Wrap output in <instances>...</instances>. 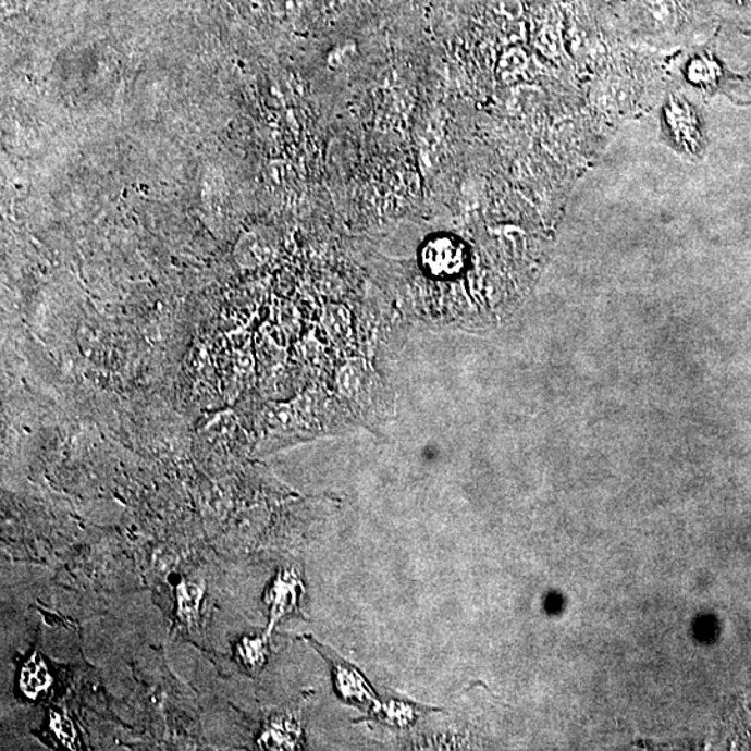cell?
Listing matches in <instances>:
<instances>
[{"label":"cell","instance_id":"6da1fadb","mask_svg":"<svg viewBox=\"0 0 751 751\" xmlns=\"http://www.w3.org/2000/svg\"><path fill=\"white\" fill-rule=\"evenodd\" d=\"M312 644V648L318 651L322 657L328 661L332 667L333 682L335 692L344 703H349L358 709H376L378 707L379 699L374 690L370 688L368 680L359 673L354 665L335 654L332 649L324 648L322 643L317 642L312 636H305L304 638Z\"/></svg>","mask_w":751,"mask_h":751},{"label":"cell","instance_id":"7a4b0ae2","mask_svg":"<svg viewBox=\"0 0 751 751\" xmlns=\"http://www.w3.org/2000/svg\"><path fill=\"white\" fill-rule=\"evenodd\" d=\"M303 590L304 586L294 570H282L275 576L264 595V603L269 607L270 615L268 633L272 632L279 620L295 613Z\"/></svg>","mask_w":751,"mask_h":751},{"label":"cell","instance_id":"3957f363","mask_svg":"<svg viewBox=\"0 0 751 751\" xmlns=\"http://www.w3.org/2000/svg\"><path fill=\"white\" fill-rule=\"evenodd\" d=\"M423 262L439 272H455L464 262V248L453 237L430 239L423 249Z\"/></svg>","mask_w":751,"mask_h":751},{"label":"cell","instance_id":"277c9868","mask_svg":"<svg viewBox=\"0 0 751 751\" xmlns=\"http://www.w3.org/2000/svg\"><path fill=\"white\" fill-rule=\"evenodd\" d=\"M640 8L655 32H675L684 20L680 0H640Z\"/></svg>","mask_w":751,"mask_h":751},{"label":"cell","instance_id":"5b68a950","mask_svg":"<svg viewBox=\"0 0 751 751\" xmlns=\"http://www.w3.org/2000/svg\"><path fill=\"white\" fill-rule=\"evenodd\" d=\"M300 732L297 721L292 717H278L270 721L260 736V748L267 750H294L298 748Z\"/></svg>","mask_w":751,"mask_h":751},{"label":"cell","instance_id":"8992f818","mask_svg":"<svg viewBox=\"0 0 751 751\" xmlns=\"http://www.w3.org/2000/svg\"><path fill=\"white\" fill-rule=\"evenodd\" d=\"M52 685V676L41 655L34 654L32 658L23 665L20 673V688L29 699H37L38 695L47 692Z\"/></svg>","mask_w":751,"mask_h":751},{"label":"cell","instance_id":"52a82bcc","mask_svg":"<svg viewBox=\"0 0 751 751\" xmlns=\"http://www.w3.org/2000/svg\"><path fill=\"white\" fill-rule=\"evenodd\" d=\"M205 594L204 586L195 580H183L177 588V608L180 618L193 625L199 618L200 603Z\"/></svg>","mask_w":751,"mask_h":751},{"label":"cell","instance_id":"ba28073f","mask_svg":"<svg viewBox=\"0 0 751 751\" xmlns=\"http://www.w3.org/2000/svg\"><path fill=\"white\" fill-rule=\"evenodd\" d=\"M420 705L409 703L404 700H392L387 704H379L374 709V713L380 715V719L387 725L404 728V726L413 725L415 721L420 717Z\"/></svg>","mask_w":751,"mask_h":751},{"label":"cell","instance_id":"9c48e42d","mask_svg":"<svg viewBox=\"0 0 751 751\" xmlns=\"http://www.w3.org/2000/svg\"><path fill=\"white\" fill-rule=\"evenodd\" d=\"M239 663L250 674L257 675L267 663V640L263 638H243L237 644Z\"/></svg>","mask_w":751,"mask_h":751},{"label":"cell","instance_id":"30bf717a","mask_svg":"<svg viewBox=\"0 0 751 751\" xmlns=\"http://www.w3.org/2000/svg\"><path fill=\"white\" fill-rule=\"evenodd\" d=\"M50 728L60 740V743L66 746L69 749H78V736L75 732L73 721L66 714L54 713L50 714Z\"/></svg>","mask_w":751,"mask_h":751},{"label":"cell","instance_id":"8fae6325","mask_svg":"<svg viewBox=\"0 0 751 751\" xmlns=\"http://www.w3.org/2000/svg\"><path fill=\"white\" fill-rule=\"evenodd\" d=\"M744 3L751 4V0H743Z\"/></svg>","mask_w":751,"mask_h":751}]
</instances>
